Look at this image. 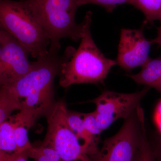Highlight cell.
I'll list each match as a JSON object with an SVG mask.
<instances>
[{
	"label": "cell",
	"mask_w": 161,
	"mask_h": 161,
	"mask_svg": "<svg viewBox=\"0 0 161 161\" xmlns=\"http://www.w3.org/2000/svg\"><path fill=\"white\" fill-rule=\"evenodd\" d=\"M69 58L65 50L59 52L48 49L45 54L32 62L31 69L14 83L4 86L6 89L21 101L19 112L12 116L15 120L29 130L36 121L45 116L54 104V81L60 75L62 64Z\"/></svg>",
	"instance_id": "cell-1"
},
{
	"label": "cell",
	"mask_w": 161,
	"mask_h": 161,
	"mask_svg": "<svg viewBox=\"0 0 161 161\" xmlns=\"http://www.w3.org/2000/svg\"><path fill=\"white\" fill-rule=\"evenodd\" d=\"M92 12L86 13L83 31L77 49L72 48L69 58L62 64L59 84L68 87L75 84L103 83L116 60L106 58L93 40L91 31Z\"/></svg>",
	"instance_id": "cell-2"
},
{
	"label": "cell",
	"mask_w": 161,
	"mask_h": 161,
	"mask_svg": "<svg viewBox=\"0 0 161 161\" xmlns=\"http://www.w3.org/2000/svg\"><path fill=\"white\" fill-rule=\"evenodd\" d=\"M26 3L43 27L50 42L49 49L59 52L60 40H80L84 23H76L78 0H19Z\"/></svg>",
	"instance_id": "cell-3"
},
{
	"label": "cell",
	"mask_w": 161,
	"mask_h": 161,
	"mask_svg": "<svg viewBox=\"0 0 161 161\" xmlns=\"http://www.w3.org/2000/svg\"><path fill=\"white\" fill-rule=\"evenodd\" d=\"M0 24L33 58L37 59L48 52L49 39L31 9L24 2L0 0Z\"/></svg>",
	"instance_id": "cell-4"
},
{
	"label": "cell",
	"mask_w": 161,
	"mask_h": 161,
	"mask_svg": "<svg viewBox=\"0 0 161 161\" xmlns=\"http://www.w3.org/2000/svg\"><path fill=\"white\" fill-rule=\"evenodd\" d=\"M65 104L55 102L45 116L47 131L42 145L55 150L63 161H88L91 151L80 142L68 123Z\"/></svg>",
	"instance_id": "cell-5"
},
{
	"label": "cell",
	"mask_w": 161,
	"mask_h": 161,
	"mask_svg": "<svg viewBox=\"0 0 161 161\" xmlns=\"http://www.w3.org/2000/svg\"><path fill=\"white\" fill-rule=\"evenodd\" d=\"M125 120L119 131L105 140L102 148L90 155L92 161H132L141 134L137 109Z\"/></svg>",
	"instance_id": "cell-6"
},
{
	"label": "cell",
	"mask_w": 161,
	"mask_h": 161,
	"mask_svg": "<svg viewBox=\"0 0 161 161\" xmlns=\"http://www.w3.org/2000/svg\"><path fill=\"white\" fill-rule=\"evenodd\" d=\"M149 89L146 87L130 94L105 91L95 99L87 102L96 105L95 112L98 128L103 132L117 119H126L140 107L142 98Z\"/></svg>",
	"instance_id": "cell-7"
},
{
	"label": "cell",
	"mask_w": 161,
	"mask_h": 161,
	"mask_svg": "<svg viewBox=\"0 0 161 161\" xmlns=\"http://www.w3.org/2000/svg\"><path fill=\"white\" fill-rule=\"evenodd\" d=\"M0 86L16 81L31 69L29 52L6 31L1 36Z\"/></svg>",
	"instance_id": "cell-8"
},
{
	"label": "cell",
	"mask_w": 161,
	"mask_h": 161,
	"mask_svg": "<svg viewBox=\"0 0 161 161\" xmlns=\"http://www.w3.org/2000/svg\"><path fill=\"white\" fill-rule=\"evenodd\" d=\"M147 22L138 29H122L116 61L123 69L130 70L142 66L150 58L152 43L147 40L144 29Z\"/></svg>",
	"instance_id": "cell-9"
},
{
	"label": "cell",
	"mask_w": 161,
	"mask_h": 161,
	"mask_svg": "<svg viewBox=\"0 0 161 161\" xmlns=\"http://www.w3.org/2000/svg\"><path fill=\"white\" fill-rule=\"evenodd\" d=\"M142 67L139 73L128 75L136 83L153 87L161 77V57L150 58Z\"/></svg>",
	"instance_id": "cell-10"
},
{
	"label": "cell",
	"mask_w": 161,
	"mask_h": 161,
	"mask_svg": "<svg viewBox=\"0 0 161 161\" xmlns=\"http://www.w3.org/2000/svg\"><path fill=\"white\" fill-rule=\"evenodd\" d=\"M68 123L73 132L79 140H82L84 146L92 150L98 147V137H95L87 130L85 126L82 113L67 111Z\"/></svg>",
	"instance_id": "cell-11"
},
{
	"label": "cell",
	"mask_w": 161,
	"mask_h": 161,
	"mask_svg": "<svg viewBox=\"0 0 161 161\" xmlns=\"http://www.w3.org/2000/svg\"><path fill=\"white\" fill-rule=\"evenodd\" d=\"M21 101L4 86H0V125L14 111L21 108Z\"/></svg>",
	"instance_id": "cell-12"
},
{
	"label": "cell",
	"mask_w": 161,
	"mask_h": 161,
	"mask_svg": "<svg viewBox=\"0 0 161 161\" xmlns=\"http://www.w3.org/2000/svg\"><path fill=\"white\" fill-rule=\"evenodd\" d=\"M129 4L143 13L147 23L161 19V0H130Z\"/></svg>",
	"instance_id": "cell-13"
},
{
	"label": "cell",
	"mask_w": 161,
	"mask_h": 161,
	"mask_svg": "<svg viewBox=\"0 0 161 161\" xmlns=\"http://www.w3.org/2000/svg\"><path fill=\"white\" fill-rule=\"evenodd\" d=\"M10 118L0 125V150L7 153L16 152L17 148L14 137L15 124Z\"/></svg>",
	"instance_id": "cell-14"
},
{
	"label": "cell",
	"mask_w": 161,
	"mask_h": 161,
	"mask_svg": "<svg viewBox=\"0 0 161 161\" xmlns=\"http://www.w3.org/2000/svg\"><path fill=\"white\" fill-rule=\"evenodd\" d=\"M140 124L139 141L132 161H156L152 148L147 140L144 118H141Z\"/></svg>",
	"instance_id": "cell-15"
},
{
	"label": "cell",
	"mask_w": 161,
	"mask_h": 161,
	"mask_svg": "<svg viewBox=\"0 0 161 161\" xmlns=\"http://www.w3.org/2000/svg\"><path fill=\"white\" fill-rule=\"evenodd\" d=\"M15 124L14 130V137L17 150L16 153L26 152L32 148L29 137H28V129L24 125L14 120L12 117Z\"/></svg>",
	"instance_id": "cell-16"
},
{
	"label": "cell",
	"mask_w": 161,
	"mask_h": 161,
	"mask_svg": "<svg viewBox=\"0 0 161 161\" xmlns=\"http://www.w3.org/2000/svg\"><path fill=\"white\" fill-rule=\"evenodd\" d=\"M27 154L28 157L35 161H63L55 150L43 145L36 148L32 147L27 151Z\"/></svg>",
	"instance_id": "cell-17"
},
{
	"label": "cell",
	"mask_w": 161,
	"mask_h": 161,
	"mask_svg": "<svg viewBox=\"0 0 161 161\" xmlns=\"http://www.w3.org/2000/svg\"><path fill=\"white\" fill-rule=\"evenodd\" d=\"M130 0H78V6L88 4H95L102 6L108 12H112L116 7L122 4L130 3Z\"/></svg>",
	"instance_id": "cell-18"
},
{
	"label": "cell",
	"mask_w": 161,
	"mask_h": 161,
	"mask_svg": "<svg viewBox=\"0 0 161 161\" xmlns=\"http://www.w3.org/2000/svg\"><path fill=\"white\" fill-rule=\"evenodd\" d=\"M85 126L87 130L95 137H98L102 131L97 126L95 111L88 113H82Z\"/></svg>",
	"instance_id": "cell-19"
},
{
	"label": "cell",
	"mask_w": 161,
	"mask_h": 161,
	"mask_svg": "<svg viewBox=\"0 0 161 161\" xmlns=\"http://www.w3.org/2000/svg\"><path fill=\"white\" fill-rule=\"evenodd\" d=\"M156 161H161V137L159 139L155 148L152 149Z\"/></svg>",
	"instance_id": "cell-20"
},
{
	"label": "cell",
	"mask_w": 161,
	"mask_h": 161,
	"mask_svg": "<svg viewBox=\"0 0 161 161\" xmlns=\"http://www.w3.org/2000/svg\"><path fill=\"white\" fill-rule=\"evenodd\" d=\"M27 151L22 153H14V156L10 161H27Z\"/></svg>",
	"instance_id": "cell-21"
},
{
	"label": "cell",
	"mask_w": 161,
	"mask_h": 161,
	"mask_svg": "<svg viewBox=\"0 0 161 161\" xmlns=\"http://www.w3.org/2000/svg\"><path fill=\"white\" fill-rule=\"evenodd\" d=\"M14 154V153H9L0 150V161H10Z\"/></svg>",
	"instance_id": "cell-22"
},
{
	"label": "cell",
	"mask_w": 161,
	"mask_h": 161,
	"mask_svg": "<svg viewBox=\"0 0 161 161\" xmlns=\"http://www.w3.org/2000/svg\"><path fill=\"white\" fill-rule=\"evenodd\" d=\"M160 21V25L157 28V36L155 39L150 40L152 44H157L159 46L161 47V19Z\"/></svg>",
	"instance_id": "cell-23"
},
{
	"label": "cell",
	"mask_w": 161,
	"mask_h": 161,
	"mask_svg": "<svg viewBox=\"0 0 161 161\" xmlns=\"http://www.w3.org/2000/svg\"><path fill=\"white\" fill-rule=\"evenodd\" d=\"M153 88L155 89L161 94V77L158 80L157 82L154 85Z\"/></svg>",
	"instance_id": "cell-24"
},
{
	"label": "cell",
	"mask_w": 161,
	"mask_h": 161,
	"mask_svg": "<svg viewBox=\"0 0 161 161\" xmlns=\"http://www.w3.org/2000/svg\"><path fill=\"white\" fill-rule=\"evenodd\" d=\"M4 30H5L3 28V27L2 26V25H1V24H0V53H1V36H2V33H3V32L4 31Z\"/></svg>",
	"instance_id": "cell-25"
}]
</instances>
